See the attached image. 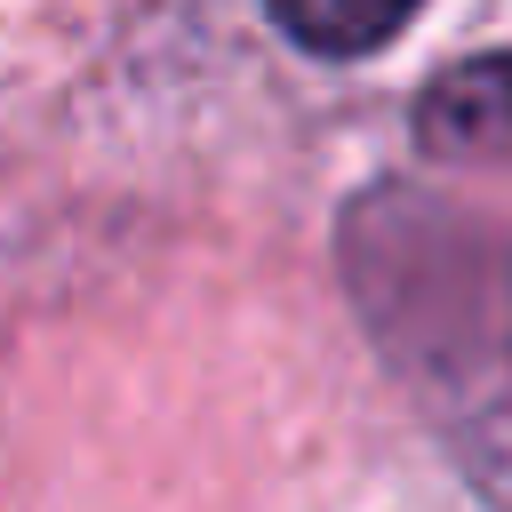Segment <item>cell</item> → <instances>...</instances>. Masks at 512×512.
Instances as JSON below:
<instances>
[{"label": "cell", "instance_id": "obj_1", "mask_svg": "<svg viewBox=\"0 0 512 512\" xmlns=\"http://www.w3.org/2000/svg\"><path fill=\"white\" fill-rule=\"evenodd\" d=\"M344 288L440 432L448 464L512 512V240L416 184L344 208Z\"/></svg>", "mask_w": 512, "mask_h": 512}, {"label": "cell", "instance_id": "obj_2", "mask_svg": "<svg viewBox=\"0 0 512 512\" xmlns=\"http://www.w3.org/2000/svg\"><path fill=\"white\" fill-rule=\"evenodd\" d=\"M416 144L464 168H512V48L448 64L416 96Z\"/></svg>", "mask_w": 512, "mask_h": 512}, {"label": "cell", "instance_id": "obj_3", "mask_svg": "<svg viewBox=\"0 0 512 512\" xmlns=\"http://www.w3.org/2000/svg\"><path fill=\"white\" fill-rule=\"evenodd\" d=\"M424 0H264L272 32L296 40L304 56H376L416 24Z\"/></svg>", "mask_w": 512, "mask_h": 512}]
</instances>
